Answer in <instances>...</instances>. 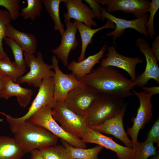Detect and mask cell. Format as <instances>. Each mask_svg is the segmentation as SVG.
<instances>
[{
    "label": "cell",
    "mask_w": 159,
    "mask_h": 159,
    "mask_svg": "<svg viewBox=\"0 0 159 159\" xmlns=\"http://www.w3.org/2000/svg\"><path fill=\"white\" fill-rule=\"evenodd\" d=\"M14 138L25 153L57 144L59 138L44 127L25 121Z\"/></svg>",
    "instance_id": "obj_2"
},
{
    "label": "cell",
    "mask_w": 159,
    "mask_h": 159,
    "mask_svg": "<svg viewBox=\"0 0 159 159\" xmlns=\"http://www.w3.org/2000/svg\"><path fill=\"white\" fill-rule=\"evenodd\" d=\"M148 17V15L146 14L138 18L127 20L115 16L107 12L105 8H102L100 20H103L106 18L115 24V29L106 35L107 36L112 37L113 40L115 41L123 34L126 29L128 28L134 29L142 35L146 37H148V34L145 27V24Z\"/></svg>",
    "instance_id": "obj_12"
},
{
    "label": "cell",
    "mask_w": 159,
    "mask_h": 159,
    "mask_svg": "<svg viewBox=\"0 0 159 159\" xmlns=\"http://www.w3.org/2000/svg\"><path fill=\"white\" fill-rule=\"evenodd\" d=\"M26 1L27 6L21 9L20 14L24 20L30 18L33 21L41 16L43 0H27Z\"/></svg>",
    "instance_id": "obj_28"
},
{
    "label": "cell",
    "mask_w": 159,
    "mask_h": 159,
    "mask_svg": "<svg viewBox=\"0 0 159 159\" xmlns=\"http://www.w3.org/2000/svg\"><path fill=\"white\" fill-rule=\"evenodd\" d=\"M159 8V1L158 0H153L150 2V6L148 12H150L149 19L145 24L148 36L150 38H153L155 35L153 20L154 16Z\"/></svg>",
    "instance_id": "obj_32"
},
{
    "label": "cell",
    "mask_w": 159,
    "mask_h": 159,
    "mask_svg": "<svg viewBox=\"0 0 159 159\" xmlns=\"http://www.w3.org/2000/svg\"><path fill=\"white\" fill-rule=\"evenodd\" d=\"M7 56H5L2 54L0 53V61L4 57H6Z\"/></svg>",
    "instance_id": "obj_41"
},
{
    "label": "cell",
    "mask_w": 159,
    "mask_h": 159,
    "mask_svg": "<svg viewBox=\"0 0 159 159\" xmlns=\"http://www.w3.org/2000/svg\"><path fill=\"white\" fill-rule=\"evenodd\" d=\"M4 85V79L3 75L0 73V99L1 98V93Z\"/></svg>",
    "instance_id": "obj_39"
},
{
    "label": "cell",
    "mask_w": 159,
    "mask_h": 159,
    "mask_svg": "<svg viewBox=\"0 0 159 159\" xmlns=\"http://www.w3.org/2000/svg\"><path fill=\"white\" fill-rule=\"evenodd\" d=\"M52 109L49 106L43 107L33 115L27 121L44 127L55 135L65 141L74 147L86 148V144L82 139L65 131L57 123L52 116Z\"/></svg>",
    "instance_id": "obj_6"
},
{
    "label": "cell",
    "mask_w": 159,
    "mask_h": 159,
    "mask_svg": "<svg viewBox=\"0 0 159 159\" xmlns=\"http://www.w3.org/2000/svg\"><path fill=\"white\" fill-rule=\"evenodd\" d=\"M151 157V158H150V159H159V153H157L156 155L152 156Z\"/></svg>",
    "instance_id": "obj_40"
},
{
    "label": "cell",
    "mask_w": 159,
    "mask_h": 159,
    "mask_svg": "<svg viewBox=\"0 0 159 159\" xmlns=\"http://www.w3.org/2000/svg\"><path fill=\"white\" fill-rule=\"evenodd\" d=\"M39 150L44 159H72L62 145L56 144Z\"/></svg>",
    "instance_id": "obj_29"
},
{
    "label": "cell",
    "mask_w": 159,
    "mask_h": 159,
    "mask_svg": "<svg viewBox=\"0 0 159 159\" xmlns=\"http://www.w3.org/2000/svg\"><path fill=\"white\" fill-rule=\"evenodd\" d=\"M62 2L67 10L64 14L65 23L73 18L90 28L92 26H97L96 22L93 20L95 17L94 12L82 0H63Z\"/></svg>",
    "instance_id": "obj_16"
},
{
    "label": "cell",
    "mask_w": 159,
    "mask_h": 159,
    "mask_svg": "<svg viewBox=\"0 0 159 159\" xmlns=\"http://www.w3.org/2000/svg\"><path fill=\"white\" fill-rule=\"evenodd\" d=\"M107 48L105 43L97 53L90 55L80 62L72 61L67 66V68L72 72L77 79L81 80L85 76L91 72L93 67L96 64L100 62V60L104 56Z\"/></svg>",
    "instance_id": "obj_20"
},
{
    "label": "cell",
    "mask_w": 159,
    "mask_h": 159,
    "mask_svg": "<svg viewBox=\"0 0 159 159\" xmlns=\"http://www.w3.org/2000/svg\"><path fill=\"white\" fill-rule=\"evenodd\" d=\"M4 39L10 48L14 58V63L19 68L26 69V63L23 56V50L21 47L12 39L5 37Z\"/></svg>",
    "instance_id": "obj_30"
},
{
    "label": "cell",
    "mask_w": 159,
    "mask_h": 159,
    "mask_svg": "<svg viewBox=\"0 0 159 159\" xmlns=\"http://www.w3.org/2000/svg\"><path fill=\"white\" fill-rule=\"evenodd\" d=\"M66 29L62 36L60 45L55 49L50 50L60 60L64 65H68V57L71 50H75L79 43L76 37L77 30L74 21H69L65 23Z\"/></svg>",
    "instance_id": "obj_18"
},
{
    "label": "cell",
    "mask_w": 159,
    "mask_h": 159,
    "mask_svg": "<svg viewBox=\"0 0 159 159\" xmlns=\"http://www.w3.org/2000/svg\"><path fill=\"white\" fill-rule=\"evenodd\" d=\"M3 75L4 85L1 93V98L8 99L15 96L20 105L23 107H27L31 100L33 94V90L30 89L22 87L9 77Z\"/></svg>",
    "instance_id": "obj_19"
},
{
    "label": "cell",
    "mask_w": 159,
    "mask_h": 159,
    "mask_svg": "<svg viewBox=\"0 0 159 159\" xmlns=\"http://www.w3.org/2000/svg\"><path fill=\"white\" fill-rule=\"evenodd\" d=\"M54 69V97L56 102L64 101L68 93L74 88L84 84L73 74L64 73L60 69L58 60L54 55L52 57Z\"/></svg>",
    "instance_id": "obj_11"
},
{
    "label": "cell",
    "mask_w": 159,
    "mask_h": 159,
    "mask_svg": "<svg viewBox=\"0 0 159 159\" xmlns=\"http://www.w3.org/2000/svg\"><path fill=\"white\" fill-rule=\"evenodd\" d=\"M74 22L79 32L82 42L81 52L77 62H81L85 59L86 49L88 45L92 43V38L95 34L103 29L110 28L115 29V24L108 19L104 26L95 29H92L82 23L75 20H74Z\"/></svg>",
    "instance_id": "obj_22"
},
{
    "label": "cell",
    "mask_w": 159,
    "mask_h": 159,
    "mask_svg": "<svg viewBox=\"0 0 159 159\" xmlns=\"http://www.w3.org/2000/svg\"><path fill=\"white\" fill-rule=\"evenodd\" d=\"M5 37L14 40L25 52L33 54L35 52L37 41L34 35L20 31L9 24L6 29Z\"/></svg>",
    "instance_id": "obj_21"
},
{
    "label": "cell",
    "mask_w": 159,
    "mask_h": 159,
    "mask_svg": "<svg viewBox=\"0 0 159 159\" xmlns=\"http://www.w3.org/2000/svg\"><path fill=\"white\" fill-rule=\"evenodd\" d=\"M106 57L102 59L100 66L115 67L125 71L134 81L137 76L135 68L137 65L142 63L143 60L139 57H131L122 55L118 53L114 46H109Z\"/></svg>",
    "instance_id": "obj_14"
},
{
    "label": "cell",
    "mask_w": 159,
    "mask_h": 159,
    "mask_svg": "<svg viewBox=\"0 0 159 159\" xmlns=\"http://www.w3.org/2000/svg\"><path fill=\"white\" fill-rule=\"evenodd\" d=\"M142 89L145 92L150 94L153 95L158 94L159 93V86H154L153 87H143Z\"/></svg>",
    "instance_id": "obj_37"
},
{
    "label": "cell",
    "mask_w": 159,
    "mask_h": 159,
    "mask_svg": "<svg viewBox=\"0 0 159 159\" xmlns=\"http://www.w3.org/2000/svg\"><path fill=\"white\" fill-rule=\"evenodd\" d=\"M30 153L31 154L30 159H44L39 150H34Z\"/></svg>",
    "instance_id": "obj_38"
},
{
    "label": "cell",
    "mask_w": 159,
    "mask_h": 159,
    "mask_svg": "<svg viewBox=\"0 0 159 159\" xmlns=\"http://www.w3.org/2000/svg\"><path fill=\"white\" fill-rule=\"evenodd\" d=\"M82 140L85 143L97 144L114 151L118 159H131L135 152L132 148L120 145L114 141L111 137L90 127L87 133Z\"/></svg>",
    "instance_id": "obj_13"
},
{
    "label": "cell",
    "mask_w": 159,
    "mask_h": 159,
    "mask_svg": "<svg viewBox=\"0 0 159 159\" xmlns=\"http://www.w3.org/2000/svg\"><path fill=\"white\" fill-rule=\"evenodd\" d=\"M11 19L7 11L0 9V53L5 56H7L3 47V40L5 37L7 26L10 24Z\"/></svg>",
    "instance_id": "obj_31"
},
{
    "label": "cell",
    "mask_w": 159,
    "mask_h": 159,
    "mask_svg": "<svg viewBox=\"0 0 159 159\" xmlns=\"http://www.w3.org/2000/svg\"><path fill=\"white\" fill-rule=\"evenodd\" d=\"M127 104L123 99L98 94L83 118L89 127L99 125L118 115Z\"/></svg>",
    "instance_id": "obj_3"
},
{
    "label": "cell",
    "mask_w": 159,
    "mask_h": 159,
    "mask_svg": "<svg viewBox=\"0 0 159 159\" xmlns=\"http://www.w3.org/2000/svg\"><path fill=\"white\" fill-rule=\"evenodd\" d=\"M51 113L54 119L67 133L81 139L87 133L89 127L83 117L69 109L64 101L56 102Z\"/></svg>",
    "instance_id": "obj_5"
},
{
    "label": "cell",
    "mask_w": 159,
    "mask_h": 159,
    "mask_svg": "<svg viewBox=\"0 0 159 159\" xmlns=\"http://www.w3.org/2000/svg\"><path fill=\"white\" fill-rule=\"evenodd\" d=\"M81 81L98 94L123 99L134 95L131 91L135 86L134 82L112 67H97Z\"/></svg>",
    "instance_id": "obj_1"
},
{
    "label": "cell",
    "mask_w": 159,
    "mask_h": 159,
    "mask_svg": "<svg viewBox=\"0 0 159 159\" xmlns=\"http://www.w3.org/2000/svg\"><path fill=\"white\" fill-rule=\"evenodd\" d=\"M60 140L72 159H99L98 154L104 148L98 145L88 149L77 148L71 145L62 139H61Z\"/></svg>",
    "instance_id": "obj_24"
},
{
    "label": "cell",
    "mask_w": 159,
    "mask_h": 159,
    "mask_svg": "<svg viewBox=\"0 0 159 159\" xmlns=\"http://www.w3.org/2000/svg\"><path fill=\"white\" fill-rule=\"evenodd\" d=\"M146 140H150L159 145V118L156 119L146 134Z\"/></svg>",
    "instance_id": "obj_34"
},
{
    "label": "cell",
    "mask_w": 159,
    "mask_h": 159,
    "mask_svg": "<svg viewBox=\"0 0 159 159\" xmlns=\"http://www.w3.org/2000/svg\"><path fill=\"white\" fill-rule=\"evenodd\" d=\"M151 49L157 61H159V36L158 35L154 40Z\"/></svg>",
    "instance_id": "obj_36"
},
{
    "label": "cell",
    "mask_w": 159,
    "mask_h": 159,
    "mask_svg": "<svg viewBox=\"0 0 159 159\" xmlns=\"http://www.w3.org/2000/svg\"><path fill=\"white\" fill-rule=\"evenodd\" d=\"M157 147H154V143L149 140H145L142 142L138 141L133 148L135 152L131 159H148L157 154Z\"/></svg>",
    "instance_id": "obj_27"
},
{
    "label": "cell",
    "mask_w": 159,
    "mask_h": 159,
    "mask_svg": "<svg viewBox=\"0 0 159 159\" xmlns=\"http://www.w3.org/2000/svg\"><path fill=\"white\" fill-rule=\"evenodd\" d=\"M3 119H0V122H3Z\"/></svg>",
    "instance_id": "obj_42"
},
{
    "label": "cell",
    "mask_w": 159,
    "mask_h": 159,
    "mask_svg": "<svg viewBox=\"0 0 159 159\" xmlns=\"http://www.w3.org/2000/svg\"><path fill=\"white\" fill-rule=\"evenodd\" d=\"M25 154L14 138L0 136V159H22Z\"/></svg>",
    "instance_id": "obj_23"
},
{
    "label": "cell",
    "mask_w": 159,
    "mask_h": 159,
    "mask_svg": "<svg viewBox=\"0 0 159 159\" xmlns=\"http://www.w3.org/2000/svg\"><path fill=\"white\" fill-rule=\"evenodd\" d=\"M54 76L43 79L41 84L34 100L26 113L23 116L14 117L9 115L0 111L6 117L9 124L10 130L14 133L31 117L43 107L49 106L52 108L54 106L56 102L54 97Z\"/></svg>",
    "instance_id": "obj_4"
},
{
    "label": "cell",
    "mask_w": 159,
    "mask_h": 159,
    "mask_svg": "<svg viewBox=\"0 0 159 159\" xmlns=\"http://www.w3.org/2000/svg\"><path fill=\"white\" fill-rule=\"evenodd\" d=\"M24 59L26 65L30 68L27 74L17 79L15 82L20 84L27 83L34 87L39 88L42 80L50 76H54L55 72L52 64H48L44 61L41 52L38 51L37 57L33 54L24 52Z\"/></svg>",
    "instance_id": "obj_7"
},
{
    "label": "cell",
    "mask_w": 159,
    "mask_h": 159,
    "mask_svg": "<svg viewBox=\"0 0 159 159\" xmlns=\"http://www.w3.org/2000/svg\"><path fill=\"white\" fill-rule=\"evenodd\" d=\"M132 92L138 97L140 103L136 116L132 119L133 124L127 130V133L132 139L133 148L138 141V137L140 130L143 129L145 125L151 120L153 104L151 100L153 95L144 91L138 92L133 90Z\"/></svg>",
    "instance_id": "obj_8"
},
{
    "label": "cell",
    "mask_w": 159,
    "mask_h": 159,
    "mask_svg": "<svg viewBox=\"0 0 159 159\" xmlns=\"http://www.w3.org/2000/svg\"><path fill=\"white\" fill-rule=\"evenodd\" d=\"M136 46L144 55L146 66L144 72L137 76L133 81L135 86L142 87L145 86L150 79H154L159 84V67L157 59L152 52L150 45L143 38L140 37L137 39Z\"/></svg>",
    "instance_id": "obj_10"
},
{
    "label": "cell",
    "mask_w": 159,
    "mask_h": 159,
    "mask_svg": "<svg viewBox=\"0 0 159 159\" xmlns=\"http://www.w3.org/2000/svg\"><path fill=\"white\" fill-rule=\"evenodd\" d=\"M90 6L91 9L94 12L95 17L98 19H100L101 16V9L102 8L95 0H85Z\"/></svg>",
    "instance_id": "obj_35"
},
{
    "label": "cell",
    "mask_w": 159,
    "mask_h": 159,
    "mask_svg": "<svg viewBox=\"0 0 159 159\" xmlns=\"http://www.w3.org/2000/svg\"><path fill=\"white\" fill-rule=\"evenodd\" d=\"M63 0H43L45 9L49 14L54 23V29L55 31L59 30L62 36L65 30L59 16V7Z\"/></svg>",
    "instance_id": "obj_25"
},
{
    "label": "cell",
    "mask_w": 159,
    "mask_h": 159,
    "mask_svg": "<svg viewBox=\"0 0 159 159\" xmlns=\"http://www.w3.org/2000/svg\"><path fill=\"white\" fill-rule=\"evenodd\" d=\"M98 94L84 84L70 91L64 100L67 107L77 115L83 117Z\"/></svg>",
    "instance_id": "obj_9"
},
{
    "label": "cell",
    "mask_w": 159,
    "mask_h": 159,
    "mask_svg": "<svg viewBox=\"0 0 159 159\" xmlns=\"http://www.w3.org/2000/svg\"><path fill=\"white\" fill-rule=\"evenodd\" d=\"M26 71V69L18 67L14 62L10 60L8 56L4 57L0 61V73L9 77L14 82Z\"/></svg>",
    "instance_id": "obj_26"
},
{
    "label": "cell",
    "mask_w": 159,
    "mask_h": 159,
    "mask_svg": "<svg viewBox=\"0 0 159 159\" xmlns=\"http://www.w3.org/2000/svg\"><path fill=\"white\" fill-rule=\"evenodd\" d=\"M20 0H0V6L4 7L9 12L11 19L16 20L19 17L20 13Z\"/></svg>",
    "instance_id": "obj_33"
},
{
    "label": "cell",
    "mask_w": 159,
    "mask_h": 159,
    "mask_svg": "<svg viewBox=\"0 0 159 159\" xmlns=\"http://www.w3.org/2000/svg\"><path fill=\"white\" fill-rule=\"evenodd\" d=\"M127 103L119 114L115 117L108 120L104 123L91 127L101 133L112 135L123 143L125 146L132 148V143L124 128L123 119L125 115Z\"/></svg>",
    "instance_id": "obj_17"
},
{
    "label": "cell",
    "mask_w": 159,
    "mask_h": 159,
    "mask_svg": "<svg viewBox=\"0 0 159 159\" xmlns=\"http://www.w3.org/2000/svg\"><path fill=\"white\" fill-rule=\"evenodd\" d=\"M99 4L106 5L108 13L120 11L133 14L138 18L146 14L150 2L145 0H95Z\"/></svg>",
    "instance_id": "obj_15"
}]
</instances>
